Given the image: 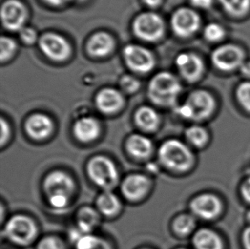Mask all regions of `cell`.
I'll use <instances>...</instances> for the list:
<instances>
[{
	"instance_id": "obj_1",
	"label": "cell",
	"mask_w": 250,
	"mask_h": 249,
	"mask_svg": "<svg viewBox=\"0 0 250 249\" xmlns=\"http://www.w3.org/2000/svg\"><path fill=\"white\" fill-rule=\"evenodd\" d=\"M49 204L57 209L66 208L74 194L75 185L68 173L57 170L48 174L43 184Z\"/></svg>"
},
{
	"instance_id": "obj_2",
	"label": "cell",
	"mask_w": 250,
	"mask_h": 249,
	"mask_svg": "<svg viewBox=\"0 0 250 249\" xmlns=\"http://www.w3.org/2000/svg\"><path fill=\"white\" fill-rule=\"evenodd\" d=\"M158 158L164 167L177 172H186L194 162L189 147L178 139L163 142L158 149Z\"/></svg>"
},
{
	"instance_id": "obj_3",
	"label": "cell",
	"mask_w": 250,
	"mask_h": 249,
	"mask_svg": "<svg viewBox=\"0 0 250 249\" xmlns=\"http://www.w3.org/2000/svg\"><path fill=\"white\" fill-rule=\"evenodd\" d=\"M179 80L168 72H162L154 76L148 88L149 98L155 104L170 107L176 104L181 92Z\"/></svg>"
},
{
	"instance_id": "obj_4",
	"label": "cell",
	"mask_w": 250,
	"mask_h": 249,
	"mask_svg": "<svg viewBox=\"0 0 250 249\" xmlns=\"http://www.w3.org/2000/svg\"><path fill=\"white\" fill-rule=\"evenodd\" d=\"M88 177L104 191L111 190L119 182V172L114 162L104 155H97L88 162Z\"/></svg>"
},
{
	"instance_id": "obj_5",
	"label": "cell",
	"mask_w": 250,
	"mask_h": 249,
	"mask_svg": "<svg viewBox=\"0 0 250 249\" xmlns=\"http://www.w3.org/2000/svg\"><path fill=\"white\" fill-rule=\"evenodd\" d=\"M215 101L206 91H195L179 106L177 112L181 117L191 121H203L213 114Z\"/></svg>"
},
{
	"instance_id": "obj_6",
	"label": "cell",
	"mask_w": 250,
	"mask_h": 249,
	"mask_svg": "<svg viewBox=\"0 0 250 249\" xmlns=\"http://www.w3.org/2000/svg\"><path fill=\"white\" fill-rule=\"evenodd\" d=\"M4 234L11 243L21 246H27L36 238L37 226L30 217L17 214L7 221Z\"/></svg>"
},
{
	"instance_id": "obj_7",
	"label": "cell",
	"mask_w": 250,
	"mask_h": 249,
	"mask_svg": "<svg viewBox=\"0 0 250 249\" xmlns=\"http://www.w3.org/2000/svg\"><path fill=\"white\" fill-rule=\"evenodd\" d=\"M134 34L143 41H156L164 34V22L159 15L145 12L136 17L133 21Z\"/></svg>"
},
{
	"instance_id": "obj_8",
	"label": "cell",
	"mask_w": 250,
	"mask_h": 249,
	"mask_svg": "<svg viewBox=\"0 0 250 249\" xmlns=\"http://www.w3.org/2000/svg\"><path fill=\"white\" fill-rule=\"evenodd\" d=\"M212 61L218 69L230 72L240 68L245 62V56L243 50L237 45L226 44L214 50Z\"/></svg>"
},
{
	"instance_id": "obj_9",
	"label": "cell",
	"mask_w": 250,
	"mask_h": 249,
	"mask_svg": "<svg viewBox=\"0 0 250 249\" xmlns=\"http://www.w3.org/2000/svg\"><path fill=\"white\" fill-rule=\"evenodd\" d=\"M39 46L47 58L54 61L61 62L67 59L71 51L67 40L54 33L43 34L39 41Z\"/></svg>"
},
{
	"instance_id": "obj_10",
	"label": "cell",
	"mask_w": 250,
	"mask_h": 249,
	"mask_svg": "<svg viewBox=\"0 0 250 249\" xmlns=\"http://www.w3.org/2000/svg\"><path fill=\"white\" fill-rule=\"evenodd\" d=\"M123 55L126 65L138 73H147L155 66V58L152 53L140 45H126Z\"/></svg>"
},
{
	"instance_id": "obj_11",
	"label": "cell",
	"mask_w": 250,
	"mask_h": 249,
	"mask_svg": "<svg viewBox=\"0 0 250 249\" xmlns=\"http://www.w3.org/2000/svg\"><path fill=\"white\" fill-rule=\"evenodd\" d=\"M200 23L199 15L189 8H180L172 15V29L179 37L191 36L198 30Z\"/></svg>"
},
{
	"instance_id": "obj_12",
	"label": "cell",
	"mask_w": 250,
	"mask_h": 249,
	"mask_svg": "<svg viewBox=\"0 0 250 249\" xmlns=\"http://www.w3.org/2000/svg\"><path fill=\"white\" fill-rule=\"evenodd\" d=\"M27 10L18 0H8L1 8L3 27L10 31H21L27 20Z\"/></svg>"
},
{
	"instance_id": "obj_13",
	"label": "cell",
	"mask_w": 250,
	"mask_h": 249,
	"mask_svg": "<svg viewBox=\"0 0 250 249\" xmlns=\"http://www.w3.org/2000/svg\"><path fill=\"white\" fill-rule=\"evenodd\" d=\"M151 181L144 174L133 173L125 177L121 186V191L130 202H139L149 193Z\"/></svg>"
},
{
	"instance_id": "obj_14",
	"label": "cell",
	"mask_w": 250,
	"mask_h": 249,
	"mask_svg": "<svg viewBox=\"0 0 250 249\" xmlns=\"http://www.w3.org/2000/svg\"><path fill=\"white\" fill-rule=\"evenodd\" d=\"M190 209L195 215L201 219H214L221 211V202L216 195L202 194L191 201Z\"/></svg>"
},
{
	"instance_id": "obj_15",
	"label": "cell",
	"mask_w": 250,
	"mask_h": 249,
	"mask_svg": "<svg viewBox=\"0 0 250 249\" xmlns=\"http://www.w3.org/2000/svg\"><path fill=\"white\" fill-rule=\"evenodd\" d=\"M25 130L32 139L43 141L51 136L54 130V124L47 115L37 113L27 119Z\"/></svg>"
},
{
	"instance_id": "obj_16",
	"label": "cell",
	"mask_w": 250,
	"mask_h": 249,
	"mask_svg": "<svg viewBox=\"0 0 250 249\" xmlns=\"http://www.w3.org/2000/svg\"><path fill=\"white\" fill-rule=\"evenodd\" d=\"M176 66L183 77L188 81L198 80L204 70L202 59L193 53H182L176 58Z\"/></svg>"
},
{
	"instance_id": "obj_17",
	"label": "cell",
	"mask_w": 250,
	"mask_h": 249,
	"mask_svg": "<svg viewBox=\"0 0 250 249\" xmlns=\"http://www.w3.org/2000/svg\"><path fill=\"white\" fill-rule=\"evenodd\" d=\"M97 108L104 114H114L119 111L124 104L122 95L112 88H105L98 92L95 99Z\"/></svg>"
},
{
	"instance_id": "obj_18",
	"label": "cell",
	"mask_w": 250,
	"mask_h": 249,
	"mask_svg": "<svg viewBox=\"0 0 250 249\" xmlns=\"http://www.w3.org/2000/svg\"><path fill=\"white\" fill-rule=\"evenodd\" d=\"M100 131L101 127L98 120L91 116L79 119L73 126L75 138L82 143L94 141L98 138Z\"/></svg>"
},
{
	"instance_id": "obj_19",
	"label": "cell",
	"mask_w": 250,
	"mask_h": 249,
	"mask_svg": "<svg viewBox=\"0 0 250 249\" xmlns=\"http://www.w3.org/2000/svg\"><path fill=\"white\" fill-rule=\"evenodd\" d=\"M126 149L132 157L146 160L152 154L153 143L145 135L132 134L126 140Z\"/></svg>"
},
{
	"instance_id": "obj_20",
	"label": "cell",
	"mask_w": 250,
	"mask_h": 249,
	"mask_svg": "<svg viewBox=\"0 0 250 249\" xmlns=\"http://www.w3.org/2000/svg\"><path fill=\"white\" fill-rule=\"evenodd\" d=\"M114 41L109 34L99 32L91 36L88 41L87 51L95 58H104L111 52Z\"/></svg>"
},
{
	"instance_id": "obj_21",
	"label": "cell",
	"mask_w": 250,
	"mask_h": 249,
	"mask_svg": "<svg viewBox=\"0 0 250 249\" xmlns=\"http://www.w3.org/2000/svg\"><path fill=\"white\" fill-rule=\"evenodd\" d=\"M134 120L138 127L146 132L156 131L159 125V115L154 108L143 106L136 111Z\"/></svg>"
},
{
	"instance_id": "obj_22",
	"label": "cell",
	"mask_w": 250,
	"mask_h": 249,
	"mask_svg": "<svg viewBox=\"0 0 250 249\" xmlns=\"http://www.w3.org/2000/svg\"><path fill=\"white\" fill-rule=\"evenodd\" d=\"M96 204L98 212L107 217L116 215L122 209L120 199L111 190H106L98 195Z\"/></svg>"
},
{
	"instance_id": "obj_23",
	"label": "cell",
	"mask_w": 250,
	"mask_h": 249,
	"mask_svg": "<svg viewBox=\"0 0 250 249\" xmlns=\"http://www.w3.org/2000/svg\"><path fill=\"white\" fill-rule=\"evenodd\" d=\"M77 228L84 234H91L100 222V216L96 209L84 207L77 213Z\"/></svg>"
},
{
	"instance_id": "obj_24",
	"label": "cell",
	"mask_w": 250,
	"mask_h": 249,
	"mask_svg": "<svg viewBox=\"0 0 250 249\" xmlns=\"http://www.w3.org/2000/svg\"><path fill=\"white\" fill-rule=\"evenodd\" d=\"M193 244L196 249H223L220 236L208 229L196 231L193 236Z\"/></svg>"
},
{
	"instance_id": "obj_25",
	"label": "cell",
	"mask_w": 250,
	"mask_h": 249,
	"mask_svg": "<svg viewBox=\"0 0 250 249\" xmlns=\"http://www.w3.org/2000/svg\"><path fill=\"white\" fill-rule=\"evenodd\" d=\"M196 228V220L189 214H180L172 223V229L179 236H187Z\"/></svg>"
},
{
	"instance_id": "obj_26",
	"label": "cell",
	"mask_w": 250,
	"mask_h": 249,
	"mask_svg": "<svg viewBox=\"0 0 250 249\" xmlns=\"http://www.w3.org/2000/svg\"><path fill=\"white\" fill-rule=\"evenodd\" d=\"M187 140L196 148H203L208 141V134L206 130L199 125H192L186 131Z\"/></svg>"
},
{
	"instance_id": "obj_27",
	"label": "cell",
	"mask_w": 250,
	"mask_h": 249,
	"mask_svg": "<svg viewBox=\"0 0 250 249\" xmlns=\"http://www.w3.org/2000/svg\"><path fill=\"white\" fill-rule=\"evenodd\" d=\"M225 10L231 16L241 17L250 9V0H219Z\"/></svg>"
},
{
	"instance_id": "obj_28",
	"label": "cell",
	"mask_w": 250,
	"mask_h": 249,
	"mask_svg": "<svg viewBox=\"0 0 250 249\" xmlns=\"http://www.w3.org/2000/svg\"><path fill=\"white\" fill-rule=\"evenodd\" d=\"M17 49L16 42L10 38L3 36L0 41V59L4 62L13 56Z\"/></svg>"
},
{
	"instance_id": "obj_29",
	"label": "cell",
	"mask_w": 250,
	"mask_h": 249,
	"mask_svg": "<svg viewBox=\"0 0 250 249\" xmlns=\"http://www.w3.org/2000/svg\"><path fill=\"white\" fill-rule=\"evenodd\" d=\"M226 30L221 25L218 23H210L204 29V36L211 42L220 41L225 37Z\"/></svg>"
},
{
	"instance_id": "obj_30",
	"label": "cell",
	"mask_w": 250,
	"mask_h": 249,
	"mask_svg": "<svg viewBox=\"0 0 250 249\" xmlns=\"http://www.w3.org/2000/svg\"><path fill=\"white\" fill-rule=\"evenodd\" d=\"M237 98L241 106L250 113V82H244L237 87Z\"/></svg>"
},
{
	"instance_id": "obj_31",
	"label": "cell",
	"mask_w": 250,
	"mask_h": 249,
	"mask_svg": "<svg viewBox=\"0 0 250 249\" xmlns=\"http://www.w3.org/2000/svg\"><path fill=\"white\" fill-rule=\"evenodd\" d=\"M37 249H66V247L58 237L47 236L38 243Z\"/></svg>"
},
{
	"instance_id": "obj_32",
	"label": "cell",
	"mask_w": 250,
	"mask_h": 249,
	"mask_svg": "<svg viewBox=\"0 0 250 249\" xmlns=\"http://www.w3.org/2000/svg\"><path fill=\"white\" fill-rule=\"evenodd\" d=\"M121 87L123 91L127 93H133L139 90L140 87L139 81L131 75H125L121 79Z\"/></svg>"
},
{
	"instance_id": "obj_33",
	"label": "cell",
	"mask_w": 250,
	"mask_h": 249,
	"mask_svg": "<svg viewBox=\"0 0 250 249\" xmlns=\"http://www.w3.org/2000/svg\"><path fill=\"white\" fill-rule=\"evenodd\" d=\"M20 37L25 44H32L37 40V33L32 27H24L20 31Z\"/></svg>"
},
{
	"instance_id": "obj_34",
	"label": "cell",
	"mask_w": 250,
	"mask_h": 249,
	"mask_svg": "<svg viewBox=\"0 0 250 249\" xmlns=\"http://www.w3.org/2000/svg\"><path fill=\"white\" fill-rule=\"evenodd\" d=\"M10 137V124L3 118H1V147L3 148L4 145H6L7 142L9 141Z\"/></svg>"
},
{
	"instance_id": "obj_35",
	"label": "cell",
	"mask_w": 250,
	"mask_h": 249,
	"mask_svg": "<svg viewBox=\"0 0 250 249\" xmlns=\"http://www.w3.org/2000/svg\"><path fill=\"white\" fill-rule=\"evenodd\" d=\"M241 191H242V195L244 196V198L250 203V177L244 181L242 186Z\"/></svg>"
},
{
	"instance_id": "obj_36",
	"label": "cell",
	"mask_w": 250,
	"mask_h": 249,
	"mask_svg": "<svg viewBox=\"0 0 250 249\" xmlns=\"http://www.w3.org/2000/svg\"><path fill=\"white\" fill-rule=\"evenodd\" d=\"M194 6L201 9H208L213 4V0H190Z\"/></svg>"
},
{
	"instance_id": "obj_37",
	"label": "cell",
	"mask_w": 250,
	"mask_h": 249,
	"mask_svg": "<svg viewBox=\"0 0 250 249\" xmlns=\"http://www.w3.org/2000/svg\"><path fill=\"white\" fill-rule=\"evenodd\" d=\"M91 249H111V247L106 240L98 236V239Z\"/></svg>"
},
{
	"instance_id": "obj_38",
	"label": "cell",
	"mask_w": 250,
	"mask_h": 249,
	"mask_svg": "<svg viewBox=\"0 0 250 249\" xmlns=\"http://www.w3.org/2000/svg\"><path fill=\"white\" fill-rule=\"evenodd\" d=\"M243 242L246 249H250V226L244 229L243 233Z\"/></svg>"
},
{
	"instance_id": "obj_39",
	"label": "cell",
	"mask_w": 250,
	"mask_h": 249,
	"mask_svg": "<svg viewBox=\"0 0 250 249\" xmlns=\"http://www.w3.org/2000/svg\"><path fill=\"white\" fill-rule=\"evenodd\" d=\"M239 69L244 77L250 78V62H244Z\"/></svg>"
},
{
	"instance_id": "obj_40",
	"label": "cell",
	"mask_w": 250,
	"mask_h": 249,
	"mask_svg": "<svg viewBox=\"0 0 250 249\" xmlns=\"http://www.w3.org/2000/svg\"><path fill=\"white\" fill-rule=\"evenodd\" d=\"M44 1H45L46 3H50V4H52V5L58 6V5H62L63 3H68V2H70L73 0H44Z\"/></svg>"
},
{
	"instance_id": "obj_41",
	"label": "cell",
	"mask_w": 250,
	"mask_h": 249,
	"mask_svg": "<svg viewBox=\"0 0 250 249\" xmlns=\"http://www.w3.org/2000/svg\"><path fill=\"white\" fill-rule=\"evenodd\" d=\"M143 1L145 2L146 5L151 7V8L158 6L161 2H162V0H143Z\"/></svg>"
},
{
	"instance_id": "obj_42",
	"label": "cell",
	"mask_w": 250,
	"mask_h": 249,
	"mask_svg": "<svg viewBox=\"0 0 250 249\" xmlns=\"http://www.w3.org/2000/svg\"><path fill=\"white\" fill-rule=\"evenodd\" d=\"M247 219H248V221H249V222H250V212H249V213H248Z\"/></svg>"
},
{
	"instance_id": "obj_43",
	"label": "cell",
	"mask_w": 250,
	"mask_h": 249,
	"mask_svg": "<svg viewBox=\"0 0 250 249\" xmlns=\"http://www.w3.org/2000/svg\"><path fill=\"white\" fill-rule=\"evenodd\" d=\"M73 1H80V2H82V1H84V0H73Z\"/></svg>"
},
{
	"instance_id": "obj_44",
	"label": "cell",
	"mask_w": 250,
	"mask_h": 249,
	"mask_svg": "<svg viewBox=\"0 0 250 249\" xmlns=\"http://www.w3.org/2000/svg\"></svg>"
},
{
	"instance_id": "obj_45",
	"label": "cell",
	"mask_w": 250,
	"mask_h": 249,
	"mask_svg": "<svg viewBox=\"0 0 250 249\" xmlns=\"http://www.w3.org/2000/svg\"></svg>"
}]
</instances>
